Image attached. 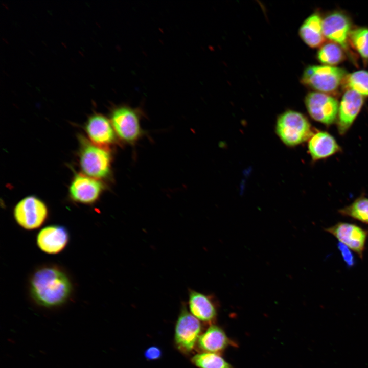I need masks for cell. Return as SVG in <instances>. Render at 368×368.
Instances as JSON below:
<instances>
[{
    "label": "cell",
    "mask_w": 368,
    "mask_h": 368,
    "mask_svg": "<svg viewBox=\"0 0 368 368\" xmlns=\"http://www.w3.org/2000/svg\"><path fill=\"white\" fill-rule=\"evenodd\" d=\"M72 285L68 276L56 267L37 269L30 281V292L33 300L47 308L59 306L70 297Z\"/></svg>",
    "instance_id": "obj_1"
},
{
    "label": "cell",
    "mask_w": 368,
    "mask_h": 368,
    "mask_svg": "<svg viewBox=\"0 0 368 368\" xmlns=\"http://www.w3.org/2000/svg\"><path fill=\"white\" fill-rule=\"evenodd\" d=\"M347 75L344 69L338 67L311 65L304 70L301 82L304 85L317 92L333 96L340 88L342 89Z\"/></svg>",
    "instance_id": "obj_2"
},
{
    "label": "cell",
    "mask_w": 368,
    "mask_h": 368,
    "mask_svg": "<svg viewBox=\"0 0 368 368\" xmlns=\"http://www.w3.org/2000/svg\"><path fill=\"white\" fill-rule=\"evenodd\" d=\"M275 132L286 146L294 147L309 139L312 135L309 121L300 112L288 110L277 120Z\"/></svg>",
    "instance_id": "obj_3"
},
{
    "label": "cell",
    "mask_w": 368,
    "mask_h": 368,
    "mask_svg": "<svg viewBox=\"0 0 368 368\" xmlns=\"http://www.w3.org/2000/svg\"><path fill=\"white\" fill-rule=\"evenodd\" d=\"M201 330L199 320L188 311L185 303H182L175 327L174 342L176 348L183 353H190L197 342Z\"/></svg>",
    "instance_id": "obj_4"
},
{
    "label": "cell",
    "mask_w": 368,
    "mask_h": 368,
    "mask_svg": "<svg viewBox=\"0 0 368 368\" xmlns=\"http://www.w3.org/2000/svg\"><path fill=\"white\" fill-rule=\"evenodd\" d=\"M13 215L17 223L24 229L33 230L40 227L48 216L45 203L34 196H28L15 206Z\"/></svg>",
    "instance_id": "obj_5"
},
{
    "label": "cell",
    "mask_w": 368,
    "mask_h": 368,
    "mask_svg": "<svg viewBox=\"0 0 368 368\" xmlns=\"http://www.w3.org/2000/svg\"><path fill=\"white\" fill-rule=\"evenodd\" d=\"M322 28L325 38L339 45L347 54H351L349 36L353 27L351 18L347 13L336 10L327 13L323 17Z\"/></svg>",
    "instance_id": "obj_6"
},
{
    "label": "cell",
    "mask_w": 368,
    "mask_h": 368,
    "mask_svg": "<svg viewBox=\"0 0 368 368\" xmlns=\"http://www.w3.org/2000/svg\"><path fill=\"white\" fill-rule=\"evenodd\" d=\"M84 143L80 154V165L82 171L95 179L106 177L110 167L109 152L94 144Z\"/></svg>",
    "instance_id": "obj_7"
},
{
    "label": "cell",
    "mask_w": 368,
    "mask_h": 368,
    "mask_svg": "<svg viewBox=\"0 0 368 368\" xmlns=\"http://www.w3.org/2000/svg\"><path fill=\"white\" fill-rule=\"evenodd\" d=\"M305 104L310 116L317 122L330 125L337 119L338 102L332 95L311 91L306 96Z\"/></svg>",
    "instance_id": "obj_8"
},
{
    "label": "cell",
    "mask_w": 368,
    "mask_h": 368,
    "mask_svg": "<svg viewBox=\"0 0 368 368\" xmlns=\"http://www.w3.org/2000/svg\"><path fill=\"white\" fill-rule=\"evenodd\" d=\"M111 121L116 133L123 140L132 142L139 137V117L135 109L127 106H118L112 110Z\"/></svg>",
    "instance_id": "obj_9"
},
{
    "label": "cell",
    "mask_w": 368,
    "mask_h": 368,
    "mask_svg": "<svg viewBox=\"0 0 368 368\" xmlns=\"http://www.w3.org/2000/svg\"><path fill=\"white\" fill-rule=\"evenodd\" d=\"M326 231L335 236L340 243L362 257L367 232L353 224L339 222Z\"/></svg>",
    "instance_id": "obj_10"
},
{
    "label": "cell",
    "mask_w": 368,
    "mask_h": 368,
    "mask_svg": "<svg viewBox=\"0 0 368 368\" xmlns=\"http://www.w3.org/2000/svg\"><path fill=\"white\" fill-rule=\"evenodd\" d=\"M364 104L363 96L357 92L346 90L338 107L337 127L342 135L349 130L359 113Z\"/></svg>",
    "instance_id": "obj_11"
},
{
    "label": "cell",
    "mask_w": 368,
    "mask_h": 368,
    "mask_svg": "<svg viewBox=\"0 0 368 368\" xmlns=\"http://www.w3.org/2000/svg\"><path fill=\"white\" fill-rule=\"evenodd\" d=\"M103 188L102 183L96 179L77 174L74 177L70 186V196L77 202L90 204L98 199Z\"/></svg>",
    "instance_id": "obj_12"
},
{
    "label": "cell",
    "mask_w": 368,
    "mask_h": 368,
    "mask_svg": "<svg viewBox=\"0 0 368 368\" xmlns=\"http://www.w3.org/2000/svg\"><path fill=\"white\" fill-rule=\"evenodd\" d=\"M69 240V234L65 227L58 225L47 226L37 236V244L42 251L56 254L63 250Z\"/></svg>",
    "instance_id": "obj_13"
},
{
    "label": "cell",
    "mask_w": 368,
    "mask_h": 368,
    "mask_svg": "<svg viewBox=\"0 0 368 368\" xmlns=\"http://www.w3.org/2000/svg\"><path fill=\"white\" fill-rule=\"evenodd\" d=\"M188 307L190 312L197 319L205 323H211L217 314L215 298L213 295L206 294L188 289Z\"/></svg>",
    "instance_id": "obj_14"
},
{
    "label": "cell",
    "mask_w": 368,
    "mask_h": 368,
    "mask_svg": "<svg viewBox=\"0 0 368 368\" xmlns=\"http://www.w3.org/2000/svg\"><path fill=\"white\" fill-rule=\"evenodd\" d=\"M86 131L93 144L97 146L106 145L114 140V133L109 121L104 116H91L86 124Z\"/></svg>",
    "instance_id": "obj_15"
},
{
    "label": "cell",
    "mask_w": 368,
    "mask_h": 368,
    "mask_svg": "<svg viewBox=\"0 0 368 368\" xmlns=\"http://www.w3.org/2000/svg\"><path fill=\"white\" fill-rule=\"evenodd\" d=\"M308 148L314 160L328 157L340 150L334 137L325 131L313 133L308 140Z\"/></svg>",
    "instance_id": "obj_16"
},
{
    "label": "cell",
    "mask_w": 368,
    "mask_h": 368,
    "mask_svg": "<svg viewBox=\"0 0 368 368\" xmlns=\"http://www.w3.org/2000/svg\"><path fill=\"white\" fill-rule=\"evenodd\" d=\"M323 17L319 12H314L303 22L299 35L303 41L312 48L320 47L325 42L322 28Z\"/></svg>",
    "instance_id": "obj_17"
},
{
    "label": "cell",
    "mask_w": 368,
    "mask_h": 368,
    "mask_svg": "<svg viewBox=\"0 0 368 368\" xmlns=\"http://www.w3.org/2000/svg\"><path fill=\"white\" fill-rule=\"evenodd\" d=\"M231 343L230 340L222 329L212 325L201 334L197 341L198 348L204 352L218 353Z\"/></svg>",
    "instance_id": "obj_18"
},
{
    "label": "cell",
    "mask_w": 368,
    "mask_h": 368,
    "mask_svg": "<svg viewBox=\"0 0 368 368\" xmlns=\"http://www.w3.org/2000/svg\"><path fill=\"white\" fill-rule=\"evenodd\" d=\"M346 52L338 44L330 41L324 43L316 54L318 60L325 65L335 66L346 58Z\"/></svg>",
    "instance_id": "obj_19"
},
{
    "label": "cell",
    "mask_w": 368,
    "mask_h": 368,
    "mask_svg": "<svg viewBox=\"0 0 368 368\" xmlns=\"http://www.w3.org/2000/svg\"><path fill=\"white\" fill-rule=\"evenodd\" d=\"M349 42L350 47L368 63V27L353 28L349 34Z\"/></svg>",
    "instance_id": "obj_20"
},
{
    "label": "cell",
    "mask_w": 368,
    "mask_h": 368,
    "mask_svg": "<svg viewBox=\"0 0 368 368\" xmlns=\"http://www.w3.org/2000/svg\"><path fill=\"white\" fill-rule=\"evenodd\" d=\"M342 89L352 90L362 96H368V71L361 70L347 74Z\"/></svg>",
    "instance_id": "obj_21"
},
{
    "label": "cell",
    "mask_w": 368,
    "mask_h": 368,
    "mask_svg": "<svg viewBox=\"0 0 368 368\" xmlns=\"http://www.w3.org/2000/svg\"><path fill=\"white\" fill-rule=\"evenodd\" d=\"M191 361L198 368H234L217 353H198L191 358Z\"/></svg>",
    "instance_id": "obj_22"
},
{
    "label": "cell",
    "mask_w": 368,
    "mask_h": 368,
    "mask_svg": "<svg viewBox=\"0 0 368 368\" xmlns=\"http://www.w3.org/2000/svg\"><path fill=\"white\" fill-rule=\"evenodd\" d=\"M340 214L368 223V198L359 197L350 205L339 210Z\"/></svg>",
    "instance_id": "obj_23"
},
{
    "label": "cell",
    "mask_w": 368,
    "mask_h": 368,
    "mask_svg": "<svg viewBox=\"0 0 368 368\" xmlns=\"http://www.w3.org/2000/svg\"><path fill=\"white\" fill-rule=\"evenodd\" d=\"M338 248L343 258V261L348 266H352L355 263L354 258L352 250L343 244L339 242L338 244Z\"/></svg>",
    "instance_id": "obj_24"
},
{
    "label": "cell",
    "mask_w": 368,
    "mask_h": 368,
    "mask_svg": "<svg viewBox=\"0 0 368 368\" xmlns=\"http://www.w3.org/2000/svg\"><path fill=\"white\" fill-rule=\"evenodd\" d=\"M163 355L161 349L156 346H152L147 348L144 353L146 360L152 361L159 359Z\"/></svg>",
    "instance_id": "obj_25"
}]
</instances>
